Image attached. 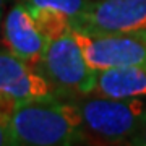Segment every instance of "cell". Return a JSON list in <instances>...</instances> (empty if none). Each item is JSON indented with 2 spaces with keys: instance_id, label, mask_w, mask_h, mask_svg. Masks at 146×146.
Segmentation results:
<instances>
[{
  "instance_id": "obj_11",
  "label": "cell",
  "mask_w": 146,
  "mask_h": 146,
  "mask_svg": "<svg viewBox=\"0 0 146 146\" xmlns=\"http://www.w3.org/2000/svg\"><path fill=\"white\" fill-rule=\"evenodd\" d=\"M0 146H16L10 130V120L0 114Z\"/></svg>"
},
{
  "instance_id": "obj_3",
  "label": "cell",
  "mask_w": 146,
  "mask_h": 146,
  "mask_svg": "<svg viewBox=\"0 0 146 146\" xmlns=\"http://www.w3.org/2000/svg\"><path fill=\"white\" fill-rule=\"evenodd\" d=\"M36 70L50 83L60 99L89 96L98 76V72L86 62L73 31L47 41Z\"/></svg>"
},
{
  "instance_id": "obj_2",
  "label": "cell",
  "mask_w": 146,
  "mask_h": 146,
  "mask_svg": "<svg viewBox=\"0 0 146 146\" xmlns=\"http://www.w3.org/2000/svg\"><path fill=\"white\" fill-rule=\"evenodd\" d=\"M86 140L102 145H128L146 115V104L136 99H112L98 96L75 98Z\"/></svg>"
},
{
  "instance_id": "obj_7",
  "label": "cell",
  "mask_w": 146,
  "mask_h": 146,
  "mask_svg": "<svg viewBox=\"0 0 146 146\" xmlns=\"http://www.w3.org/2000/svg\"><path fill=\"white\" fill-rule=\"evenodd\" d=\"M0 93L18 101L58 98L41 73L10 50H0Z\"/></svg>"
},
{
  "instance_id": "obj_9",
  "label": "cell",
  "mask_w": 146,
  "mask_h": 146,
  "mask_svg": "<svg viewBox=\"0 0 146 146\" xmlns=\"http://www.w3.org/2000/svg\"><path fill=\"white\" fill-rule=\"evenodd\" d=\"M28 10L31 13L37 29L42 33V36L46 37L47 41L57 36H62L65 33L73 31V28H75L72 18L67 16L65 13H60V11L55 10H47V8H36V7H28Z\"/></svg>"
},
{
  "instance_id": "obj_10",
  "label": "cell",
  "mask_w": 146,
  "mask_h": 146,
  "mask_svg": "<svg viewBox=\"0 0 146 146\" xmlns=\"http://www.w3.org/2000/svg\"><path fill=\"white\" fill-rule=\"evenodd\" d=\"M28 7H36V8H47V10H55L60 13H65L67 16L75 21L78 16H81L89 7L91 0H21Z\"/></svg>"
},
{
  "instance_id": "obj_12",
  "label": "cell",
  "mask_w": 146,
  "mask_h": 146,
  "mask_svg": "<svg viewBox=\"0 0 146 146\" xmlns=\"http://www.w3.org/2000/svg\"><path fill=\"white\" fill-rule=\"evenodd\" d=\"M128 145H133V146H146V115L143 117L140 127L136 128V131L133 133V136L128 140Z\"/></svg>"
},
{
  "instance_id": "obj_5",
  "label": "cell",
  "mask_w": 146,
  "mask_h": 146,
  "mask_svg": "<svg viewBox=\"0 0 146 146\" xmlns=\"http://www.w3.org/2000/svg\"><path fill=\"white\" fill-rule=\"evenodd\" d=\"M73 26L91 33L146 31V0H91Z\"/></svg>"
},
{
  "instance_id": "obj_6",
  "label": "cell",
  "mask_w": 146,
  "mask_h": 146,
  "mask_svg": "<svg viewBox=\"0 0 146 146\" xmlns=\"http://www.w3.org/2000/svg\"><path fill=\"white\" fill-rule=\"evenodd\" d=\"M2 44L7 50L36 68L46 50L47 39L37 29L28 7L18 2L7 13L2 25Z\"/></svg>"
},
{
  "instance_id": "obj_1",
  "label": "cell",
  "mask_w": 146,
  "mask_h": 146,
  "mask_svg": "<svg viewBox=\"0 0 146 146\" xmlns=\"http://www.w3.org/2000/svg\"><path fill=\"white\" fill-rule=\"evenodd\" d=\"M16 146H68L88 143L75 101L60 98L21 101L10 119Z\"/></svg>"
},
{
  "instance_id": "obj_13",
  "label": "cell",
  "mask_w": 146,
  "mask_h": 146,
  "mask_svg": "<svg viewBox=\"0 0 146 146\" xmlns=\"http://www.w3.org/2000/svg\"><path fill=\"white\" fill-rule=\"evenodd\" d=\"M3 3H5V0H0V16H2V11H3Z\"/></svg>"
},
{
  "instance_id": "obj_4",
  "label": "cell",
  "mask_w": 146,
  "mask_h": 146,
  "mask_svg": "<svg viewBox=\"0 0 146 146\" xmlns=\"http://www.w3.org/2000/svg\"><path fill=\"white\" fill-rule=\"evenodd\" d=\"M73 36L96 72L122 65H146V31L91 33L73 28Z\"/></svg>"
},
{
  "instance_id": "obj_8",
  "label": "cell",
  "mask_w": 146,
  "mask_h": 146,
  "mask_svg": "<svg viewBox=\"0 0 146 146\" xmlns=\"http://www.w3.org/2000/svg\"><path fill=\"white\" fill-rule=\"evenodd\" d=\"M89 96L143 99L146 98V65H122L99 70L94 89Z\"/></svg>"
}]
</instances>
